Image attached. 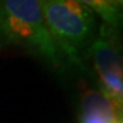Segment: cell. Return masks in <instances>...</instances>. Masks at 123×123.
I'll list each match as a JSON object with an SVG mask.
<instances>
[{
	"label": "cell",
	"instance_id": "obj_1",
	"mask_svg": "<svg viewBox=\"0 0 123 123\" xmlns=\"http://www.w3.org/2000/svg\"><path fill=\"white\" fill-rule=\"evenodd\" d=\"M10 47L25 50L54 68L64 62L46 26L39 0H0V50Z\"/></svg>",
	"mask_w": 123,
	"mask_h": 123
},
{
	"label": "cell",
	"instance_id": "obj_6",
	"mask_svg": "<svg viewBox=\"0 0 123 123\" xmlns=\"http://www.w3.org/2000/svg\"><path fill=\"white\" fill-rule=\"evenodd\" d=\"M107 4L112 6V7H114V8H117V9H121L123 5V0H105Z\"/></svg>",
	"mask_w": 123,
	"mask_h": 123
},
{
	"label": "cell",
	"instance_id": "obj_3",
	"mask_svg": "<svg viewBox=\"0 0 123 123\" xmlns=\"http://www.w3.org/2000/svg\"><path fill=\"white\" fill-rule=\"evenodd\" d=\"M84 56L92 59L95 71L99 76L101 92L121 111L123 101L122 62L114 27L103 23Z\"/></svg>",
	"mask_w": 123,
	"mask_h": 123
},
{
	"label": "cell",
	"instance_id": "obj_4",
	"mask_svg": "<svg viewBox=\"0 0 123 123\" xmlns=\"http://www.w3.org/2000/svg\"><path fill=\"white\" fill-rule=\"evenodd\" d=\"M81 123H120L121 111L101 91L87 89L82 93Z\"/></svg>",
	"mask_w": 123,
	"mask_h": 123
},
{
	"label": "cell",
	"instance_id": "obj_5",
	"mask_svg": "<svg viewBox=\"0 0 123 123\" xmlns=\"http://www.w3.org/2000/svg\"><path fill=\"white\" fill-rule=\"evenodd\" d=\"M81 4L93 10V13L99 15L105 24L117 29L122 22V12L121 9L114 8L106 2L105 0H78Z\"/></svg>",
	"mask_w": 123,
	"mask_h": 123
},
{
	"label": "cell",
	"instance_id": "obj_2",
	"mask_svg": "<svg viewBox=\"0 0 123 123\" xmlns=\"http://www.w3.org/2000/svg\"><path fill=\"white\" fill-rule=\"evenodd\" d=\"M46 26L64 62L83 68V57L97 35L96 14L78 0H39Z\"/></svg>",
	"mask_w": 123,
	"mask_h": 123
}]
</instances>
